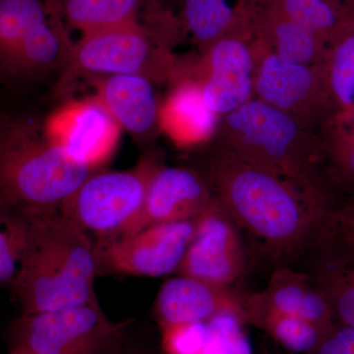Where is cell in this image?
Masks as SVG:
<instances>
[{
    "label": "cell",
    "instance_id": "obj_1",
    "mask_svg": "<svg viewBox=\"0 0 354 354\" xmlns=\"http://www.w3.org/2000/svg\"><path fill=\"white\" fill-rule=\"evenodd\" d=\"M198 169L241 230L283 264L316 245L337 202L321 181L216 153L205 152Z\"/></svg>",
    "mask_w": 354,
    "mask_h": 354
},
{
    "label": "cell",
    "instance_id": "obj_2",
    "mask_svg": "<svg viewBox=\"0 0 354 354\" xmlns=\"http://www.w3.org/2000/svg\"><path fill=\"white\" fill-rule=\"evenodd\" d=\"M27 216V235L17 278L10 288L22 314L41 313L97 301L95 246L59 209Z\"/></svg>",
    "mask_w": 354,
    "mask_h": 354
},
{
    "label": "cell",
    "instance_id": "obj_3",
    "mask_svg": "<svg viewBox=\"0 0 354 354\" xmlns=\"http://www.w3.org/2000/svg\"><path fill=\"white\" fill-rule=\"evenodd\" d=\"M94 172L65 153L38 114L0 106V206L24 214L59 209Z\"/></svg>",
    "mask_w": 354,
    "mask_h": 354
},
{
    "label": "cell",
    "instance_id": "obj_4",
    "mask_svg": "<svg viewBox=\"0 0 354 354\" xmlns=\"http://www.w3.org/2000/svg\"><path fill=\"white\" fill-rule=\"evenodd\" d=\"M319 135L271 104L254 97L241 108L221 116L205 152L261 165L297 178L325 183L319 162Z\"/></svg>",
    "mask_w": 354,
    "mask_h": 354
},
{
    "label": "cell",
    "instance_id": "obj_5",
    "mask_svg": "<svg viewBox=\"0 0 354 354\" xmlns=\"http://www.w3.org/2000/svg\"><path fill=\"white\" fill-rule=\"evenodd\" d=\"M72 50L41 0H0L1 94H25L55 70L68 66Z\"/></svg>",
    "mask_w": 354,
    "mask_h": 354
},
{
    "label": "cell",
    "instance_id": "obj_6",
    "mask_svg": "<svg viewBox=\"0 0 354 354\" xmlns=\"http://www.w3.org/2000/svg\"><path fill=\"white\" fill-rule=\"evenodd\" d=\"M162 164L149 156L135 169L94 172L62 205L59 211L102 246L131 234L138 221L149 184Z\"/></svg>",
    "mask_w": 354,
    "mask_h": 354
},
{
    "label": "cell",
    "instance_id": "obj_7",
    "mask_svg": "<svg viewBox=\"0 0 354 354\" xmlns=\"http://www.w3.org/2000/svg\"><path fill=\"white\" fill-rule=\"evenodd\" d=\"M128 325L109 320L99 301L22 314L11 330L8 354H118Z\"/></svg>",
    "mask_w": 354,
    "mask_h": 354
},
{
    "label": "cell",
    "instance_id": "obj_8",
    "mask_svg": "<svg viewBox=\"0 0 354 354\" xmlns=\"http://www.w3.org/2000/svg\"><path fill=\"white\" fill-rule=\"evenodd\" d=\"M254 93L256 99L271 104L317 134L337 114L324 64H291L266 50L259 41Z\"/></svg>",
    "mask_w": 354,
    "mask_h": 354
},
{
    "label": "cell",
    "instance_id": "obj_9",
    "mask_svg": "<svg viewBox=\"0 0 354 354\" xmlns=\"http://www.w3.org/2000/svg\"><path fill=\"white\" fill-rule=\"evenodd\" d=\"M67 67L106 75H141L152 81L183 73L171 53L136 23L84 35L73 46Z\"/></svg>",
    "mask_w": 354,
    "mask_h": 354
},
{
    "label": "cell",
    "instance_id": "obj_10",
    "mask_svg": "<svg viewBox=\"0 0 354 354\" xmlns=\"http://www.w3.org/2000/svg\"><path fill=\"white\" fill-rule=\"evenodd\" d=\"M195 218L151 225L95 246L97 271L158 278L176 274L193 239Z\"/></svg>",
    "mask_w": 354,
    "mask_h": 354
},
{
    "label": "cell",
    "instance_id": "obj_11",
    "mask_svg": "<svg viewBox=\"0 0 354 354\" xmlns=\"http://www.w3.org/2000/svg\"><path fill=\"white\" fill-rule=\"evenodd\" d=\"M241 228L215 196L195 218V230L176 274L230 288L243 274L245 251Z\"/></svg>",
    "mask_w": 354,
    "mask_h": 354
},
{
    "label": "cell",
    "instance_id": "obj_12",
    "mask_svg": "<svg viewBox=\"0 0 354 354\" xmlns=\"http://www.w3.org/2000/svg\"><path fill=\"white\" fill-rule=\"evenodd\" d=\"M256 68L257 38L253 31L212 44L187 77L199 84L207 106L221 116L255 97Z\"/></svg>",
    "mask_w": 354,
    "mask_h": 354
},
{
    "label": "cell",
    "instance_id": "obj_13",
    "mask_svg": "<svg viewBox=\"0 0 354 354\" xmlns=\"http://www.w3.org/2000/svg\"><path fill=\"white\" fill-rule=\"evenodd\" d=\"M213 199V191L199 169L160 165L151 179L143 211L130 235L151 225L193 220Z\"/></svg>",
    "mask_w": 354,
    "mask_h": 354
},
{
    "label": "cell",
    "instance_id": "obj_14",
    "mask_svg": "<svg viewBox=\"0 0 354 354\" xmlns=\"http://www.w3.org/2000/svg\"><path fill=\"white\" fill-rule=\"evenodd\" d=\"M48 127L71 160L95 169L118 140V125L97 101L70 106L48 120Z\"/></svg>",
    "mask_w": 354,
    "mask_h": 354
},
{
    "label": "cell",
    "instance_id": "obj_15",
    "mask_svg": "<svg viewBox=\"0 0 354 354\" xmlns=\"http://www.w3.org/2000/svg\"><path fill=\"white\" fill-rule=\"evenodd\" d=\"M155 312L162 328L207 322L223 312H236L244 317L241 295L230 288L178 274L158 290Z\"/></svg>",
    "mask_w": 354,
    "mask_h": 354
},
{
    "label": "cell",
    "instance_id": "obj_16",
    "mask_svg": "<svg viewBox=\"0 0 354 354\" xmlns=\"http://www.w3.org/2000/svg\"><path fill=\"white\" fill-rule=\"evenodd\" d=\"M97 101L118 127L138 136L160 127V108L152 80L141 75H109L97 84Z\"/></svg>",
    "mask_w": 354,
    "mask_h": 354
},
{
    "label": "cell",
    "instance_id": "obj_17",
    "mask_svg": "<svg viewBox=\"0 0 354 354\" xmlns=\"http://www.w3.org/2000/svg\"><path fill=\"white\" fill-rule=\"evenodd\" d=\"M221 116L207 106L199 84L183 76L160 108V127L180 147L207 146Z\"/></svg>",
    "mask_w": 354,
    "mask_h": 354
},
{
    "label": "cell",
    "instance_id": "obj_18",
    "mask_svg": "<svg viewBox=\"0 0 354 354\" xmlns=\"http://www.w3.org/2000/svg\"><path fill=\"white\" fill-rule=\"evenodd\" d=\"M263 4V0H184V24L203 53L220 39L252 32Z\"/></svg>",
    "mask_w": 354,
    "mask_h": 354
},
{
    "label": "cell",
    "instance_id": "obj_19",
    "mask_svg": "<svg viewBox=\"0 0 354 354\" xmlns=\"http://www.w3.org/2000/svg\"><path fill=\"white\" fill-rule=\"evenodd\" d=\"M254 31L266 50L286 62L304 65L325 64L329 46L270 2L261 7Z\"/></svg>",
    "mask_w": 354,
    "mask_h": 354
},
{
    "label": "cell",
    "instance_id": "obj_20",
    "mask_svg": "<svg viewBox=\"0 0 354 354\" xmlns=\"http://www.w3.org/2000/svg\"><path fill=\"white\" fill-rule=\"evenodd\" d=\"M311 277L329 304L335 322L354 328V250L334 242L321 241Z\"/></svg>",
    "mask_w": 354,
    "mask_h": 354
},
{
    "label": "cell",
    "instance_id": "obj_21",
    "mask_svg": "<svg viewBox=\"0 0 354 354\" xmlns=\"http://www.w3.org/2000/svg\"><path fill=\"white\" fill-rule=\"evenodd\" d=\"M263 295L274 308L312 324L325 337L337 325L329 304L309 274L283 266L272 274Z\"/></svg>",
    "mask_w": 354,
    "mask_h": 354
},
{
    "label": "cell",
    "instance_id": "obj_22",
    "mask_svg": "<svg viewBox=\"0 0 354 354\" xmlns=\"http://www.w3.org/2000/svg\"><path fill=\"white\" fill-rule=\"evenodd\" d=\"M320 139V171L337 201L354 197V115L337 114Z\"/></svg>",
    "mask_w": 354,
    "mask_h": 354
},
{
    "label": "cell",
    "instance_id": "obj_23",
    "mask_svg": "<svg viewBox=\"0 0 354 354\" xmlns=\"http://www.w3.org/2000/svg\"><path fill=\"white\" fill-rule=\"evenodd\" d=\"M241 301L246 322L260 326L293 353H314L325 337L312 324L274 308L263 292L241 295Z\"/></svg>",
    "mask_w": 354,
    "mask_h": 354
},
{
    "label": "cell",
    "instance_id": "obj_24",
    "mask_svg": "<svg viewBox=\"0 0 354 354\" xmlns=\"http://www.w3.org/2000/svg\"><path fill=\"white\" fill-rule=\"evenodd\" d=\"M290 19L313 32L329 48L354 28V19L328 0H269Z\"/></svg>",
    "mask_w": 354,
    "mask_h": 354
},
{
    "label": "cell",
    "instance_id": "obj_25",
    "mask_svg": "<svg viewBox=\"0 0 354 354\" xmlns=\"http://www.w3.org/2000/svg\"><path fill=\"white\" fill-rule=\"evenodd\" d=\"M139 0H66L72 25L84 35L135 22Z\"/></svg>",
    "mask_w": 354,
    "mask_h": 354
},
{
    "label": "cell",
    "instance_id": "obj_26",
    "mask_svg": "<svg viewBox=\"0 0 354 354\" xmlns=\"http://www.w3.org/2000/svg\"><path fill=\"white\" fill-rule=\"evenodd\" d=\"M324 66L337 114L354 115V28L330 46Z\"/></svg>",
    "mask_w": 354,
    "mask_h": 354
},
{
    "label": "cell",
    "instance_id": "obj_27",
    "mask_svg": "<svg viewBox=\"0 0 354 354\" xmlns=\"http://www.w3.org/2000/svg\"><path fill=\"white\" fill-rule=\"evenodd\" d=\"M27 235L24 213L0 206V288H12L19 272Z\"/></svg>",
    "mask_w": 354,
    "mask_h": 354
},
{
    "label": "cell",
    "instance_id": "obj_28",
    "mask_svg": "<svg viewBox=\"0 0 354 354\" xmlns=\"http://www.w3.org/2000/svg\"><path fill=\"white\" fill-rule=\"evenodd\" d=\"M162 329L165 354H201L206 344V322L179 324Z\"/></svg>",
    "mask_w": 354,
    "mask_h": 354
},
{
    "label": "cell",
    "instance_id": "obj_29",
    "mask_svg": "<svg viewBox=\"0 0 354 354\" xmlns=\"http://www.w3.org/2000/svg\"><path fill=\"white\" fill-rule=\"evenodd\" d=\"M321 241L334 242L354 250V197L335 203L324 225L318 242Z\"/></svg>",
    "mask_w": 354,
    "mask_h": 354
},
{
    "label": "cell",
    "instance_id": "obj_30",
    "mask_svg": "<svg viewBox=\"0 0 354 354\" xmlns=\"http://www.w3.org/2000/svg\"><path fill=\"white\" fill-rule=\"evenodd\" d=\"M316 354H354V328L337 324L334 329L326 335Z\"/></svg>",
    "mask_w": 354,
    "mask_h": 354
},
{
    "label": "cell",
    "instance_id": "obj_31",
    "mask_svg": "<svg viewBox=\"0 0 354 354\" xmlns=\"http://www.w3.org/2000/svg\"><path fill=\"white\" fill-rule=\"evenodd\" d=\"M328 1L339 7L354 19V0H328Z\"/></svg>",
    "mask_w": 354,
    "mask_h": 354
},
{
    "label": "cell",
    "instance_id": "obj_32",
    "mask_svg": "<svg viewBox=\"0 0 354 354\" xmlns=\"http://www.w3.org/2000/svg\"><path fill=\"white\" fill-rule=\"evenodd\" d=\"M201 354H223L220 351H216V349L209 348L205 344L204 348H203Z\"/></svg>",
    "mask_w": 354,
    "mask_h": 354
},
{
    "label": "cell",
    "instance_id": "obj_33",
    "mask_svg": "<svg viewBox=\"0 0 354 354\" xmlns=\"http://www.w3.org/2000/svg\"><path fill=\"white\" fill-rule=\"evenodd\" d=\"M263 1H264V2H265V3H266V2L269 1V0H263Z\"/></svg>",
    "mask_w": 354,
    "mask_h": 354
}]
</instances>
